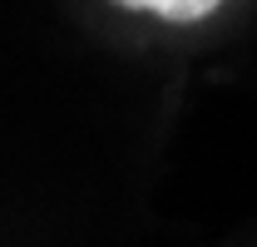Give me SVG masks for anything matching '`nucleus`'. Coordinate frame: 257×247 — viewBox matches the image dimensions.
Listing matches in <instances>:
<instances>
[{"mask_svg": "<svg viewBox=\"0 0 257 247\" xmlns=\"http://www.w3.org/2000/svg\"><path fill=\"white\" fill-rule=\"evenodd\" d=\"M124 10H144V15H159V20H178V25H193V20H208L223 0H114Z\"/></svg>", "mask_w": 257, "mask_h": 247, "instance_id": "nucleus-1", "label": "nucleus"}]
</instances>
